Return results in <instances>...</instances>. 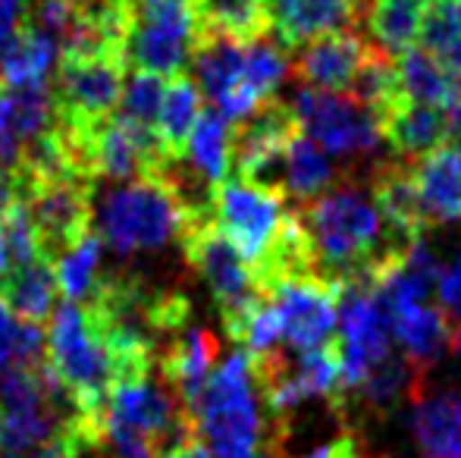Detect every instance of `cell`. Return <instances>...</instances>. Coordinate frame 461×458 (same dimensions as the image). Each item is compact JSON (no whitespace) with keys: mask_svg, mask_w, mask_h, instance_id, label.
I'll return each instance as SVG.
<instances>
[{"mask_svg":"<svg viewBox=\"0 0 461 458\" xmlns=\"http://www.w3.org/2000/svg\"><path fill=\"white\" fill-rule=\"evenodd\" d=\"M188 418L213 458H258L267 443V411L245 348L213 367L194 396Z\"/></svg>","mask_w":461,"mask_h":458,"instance_id":"obj_1","label":"cell"},{"mask_svg":"<svg viewBox=\"0 0 461 458\" xmlns=\"http://www.w3.org/2000/svg\"><path fill=\"white\" fill-rule=\"evenodd\" d=\"M213 220V217H211ZM198 217L183 204L167 176H145L116 185L97 204V236L116 255L160 251L198 227Z\"/></svg>","mask_w":461,"mask_h":458,"instance_id":"obj_2","label":"cell"},{"mask_svg":"<svg viewBox=\"0 0 461 458\" xmlns=\"http://www.w3.org/2000/svg\"><path fill=\"white\" fill-rule=\"evenodd\" d=\"M213 223L249 261L264 292V283L274 276L279 257L298 232V217L285 211V195L239 176H226L213 189Z\"/></svg>","mask_w":461,"mask_h":458,"instance_id":"obj_3","label":"cell"},{"mask_svg":"<svg viewBox=\"0 0 461 458\" xmlns=\"http://www.w3.org/2000/svg\"><path fill=\"white\" fill-rule=\"evenodd\" d=\"M201 35L198 0H126V63L141 73L183 76Z\"/></svg>","mask_w":461,"mask_h":458,"instance_id":"obj_4","label":"cell"},{"mask_svg":"<svg viewBox=\"0 0 461 458\" xmlns=\"http://www.w3.org/2000/svg\"><path fill=\"white\" fill-rule=\"evenodd\" d=\"M179 245H183L185 264L211 289L213 301L220 308V320H223L226 337L236 339L239 327L245 324L255 301L264 295L255 274H251L249 261L239 255V248L226 238V232L213 220L192 227L179 238Z\"/></svg>","mask_w":461,"mask_h":458,"instance_id":"obj_5","label":"cell"},{"mask_svg":"<svg viewBox=\"0 0 461 458\" xmlns=\"http://www.w3.org/2000/svg\"><path fill=\"white\" fill-rule=\"evenodd\" d=\"M336 343L342 355V396L346 409L358 386L374 367H380L395 352L389 314L376 295L374 283H348L339 292V320H336Z\"/></svg>","mask_w":461,"mask_h":458,"instance_id":"obj_6","label":"cell"},{"mask_svg":"<svg viewBox=\"0 0 461 458\" xmlns=\"http://www.w3.org/2000/svg\"><path fill=\"white\" fill-rule=\"evenodd\" d=\"M302 132L333 157H370L380 151L383 129L376 113L346 92L298 88L292 98Z\"/></svg>","mask_w":461,"mask_h":458,"instance_id":"obj_7","label":"cell"},{"mask_svg":"<svg viewBox=\"0 0 461 458\" xmlns=\"http://www.w3.org/2000/svg\"><path fill=\"white\" fill-rule=\"evenodd\" d=\"M126 63L97 54H60L50 73L54 116L67 126H92L116 113Z\"/></svg>","mask_w":461,"mask_h":458,"instance_id":"obj_8","label":"cell"},{"mask_svg":"<svg viewBox=\"0 0 461 458\" xmlns=\"http://www.w3.org/2000/svg\"><path fill=\"white\" fill-rule=\"evenodd\" d=\"M19 202L29 211V220L35 227L38 248L50 264L69 251L82 236L92 232L95 202L92 183L86 179H50V183H32L19 179Z\"/></svg>","mask_w":461,"mask_h":458,"instance_id":"obj_9","label":"cell"},{"mask_svg":"<svg viewBox=\"0 0 461 458\" xmlns=\"http://www.w3.org/2000/svg\"><path fill=\"white\" fill-rule=\"evenodd\" d=\"M302 132L292 107L264 101L251 116L232 122V170L245 183L264 185L283 195V160L292 139Z\"/></svg>","mask_w":461,"mask_h":458,"instance_id":"obj_10","label":"cell"},{"mask_svg":"<svg viewBox=\"0 0 461 458\" xmlns=\"http://www.w3.org/2000/svg\"><path fill=\"white\" fill-rule=\"evenodd\" d=\"M264 292L276 311L279 337L292 352H308L333 339L339 320V289L327 280L314 274L283 276Z\"/></svg>","mask_w":461,"mask_h":458,"instance_id":"obj_11","label":"cell"},{"mask_svg":"<svg viewBox=\"0 0 461 458\" xmlns=\"http://www.w3.org/2000/svg\"><path fill=\"white\" fill-rule=\"evenodd\" d=\"M374 44H367L355 29L346 31H330V35L311 38L308 44L295 48V60H292V76L302 82L304 88H317V92H348L358 76L361 63L370 54Z\"/></svg>","mask_w":461,"mask_h":458,"instance_id":"obj_12","label":"cell"},{"mask_svg":"<svg viewBox=\"0 0 461 458\" xmlns=\"http://www.w3.org/2000/svg\"><path fill=\"white\" fill-rule=\"evenodd\" d=\"M367 10L370 0H270V35L295 50L311 38L358 29Z\"/></svg>","mask_w":461,"mask_h":458,"instance_id":"obj_13","label":"cell"},{"mask_svg":"<svg viewBox=\"0 0 461 458\" xmlns=\"http://www.w3.org/2000/svg\"><path fill=\"white\" fill-rule=\"evenodd\" d=\"M370 195H374L376 211L383 214V223L395 238L405 245H414L424 238L430 217L420 202L418 183H414L411 160H386L370 170Z\"/></svg>","mask_w":461,"mask_h":458,"instance_id":"obj_14","label":"cell"},{"mask_svg":"<svg viewBox=\"0 0 461 458\" xmlns=\"http://www.w3.org/2000/svg\"><path fill=\"white\" fill-rule=\"evenodd\" d=\"M380 129L383 141H389V148L402 160H418L452 139L449 111L418 104L408 98H399L389 111L380 113Z\"/></svg>","mask_w":461,"mask_h":458,"instance_id":"obj_15","label":"cell"},{"mask_svg":"<svg viewBox=\"0 0 461 458\" xmlns=\"http://www.w3.org/2000/svg\"><path fill=\"white\" fill-rule=\"evenodd\" d=\"M220 358V339L204 327H185L179 337H173L158 355L160 377L176 390L185 409H192L194 396L207 383L211 371Z\"/></svg>","mask_w":461,"mask_h":458,"instance_id":"obj_16","label":"cell"},{"mask_svg":"<svg viewBox=\"0 0 461 458\" xmlns=\"http://www.w3.org/2000/svg\"><path fill=\"white\" fill-rule=\"evenodd\" d=\"M386 314L395 346L411 364L427 371L452 348V320L433 301H414V305L393 308Z\"/></svg>","mask_w":461,"mask_h":458,"instance_id":"obj_17","label":"cell"},{"mask_svg":"<svg viewBox=\"0 0 461 458\" xmlns=\"http://www.w3.org/2000/svg\"><path fill=\"white\" fill-rule=\"evenodd\" d=\"M411 173L430 223L461 220V145L446 141L437 151L411 160Z\"/></svg>","mask_w":461,"mask_h":458,"instance_id":"obj_18","label":"cell"},{"mask_svg":"<svg viewBox=\"0 0 461 458\" xmlns=\"http://www.w3.org/2000/svg\"><path fill=\"white\" fill-rule=\"evenodd\" d=\"M57 276L48 257L13 261L0 280V301L13 311V318L44 324L57 308Z\"/></svg>","mask_w":461,"mask_h":458,"instance_id":"obj_19","label":"cell"},{"mask_svg":"<svg viewBox=\"0 0 461 458\" xmlns=\"http://www.w3.org/2000/svg\"><path fill=\"white\" fill-rule=\"evenodd\" d=\"M411 434L424 458H461V392L411 396Z\"/></svg>","mask_w":461,"mask_h":458,"instance_id":"obj_20","label":"cell"},{"mask_svg":"<svg viewBox=\"0 0 461 458\" xmlns=\"http://www.w3.org/2000/svg\"><path fill=\"white\" fill-rule=\"evenodd\" d=\"M395 67H399V88L408 101L439 111H452L461 104V73L443 67L427 50L408 48L405 54L395 57Z\"/></svg>","mask_w":461,"mask_h":458,"instance_id":"obj_21","label":"cell"},{"mask_svg":"<svg viewBox=\"0 0 461 458\" xmlns=\"http://www.w3.org/2000/svg\"><path fill=\"white\" fill-rule=\"evenodd\" d=\"M183 164L211 189L232 173V122L220 111H201L185 141Z\"/></svg>","mask_w":461,"mask_h":458,"instance_id":"obj_22","label":"cell"},{"mask_svg":"<svg viewBox=\"0 0 461 458\" xmlns=\"http://www.w3.org/2000/svg\"><path fill=\"white\" fill-rule=\"evenodd\" d=\"M342 179L339 166H333V160L327 157L317 141H311L304 132H298L292 139L289 151L283 160V195L292 198L298 204L314 202L317 195H323L327 189H333Z\"/></svg>","mask_w":461,"mask_h":458,"instance_id":"obj_23","label":"cell"},{"mask_svg":"<svg viewBox=\"0 0 461 458\" xmlns=\"http://www.w3.org/2000/svg\"><path fill=\"white\" fill-rule=\"evenodd\" d=\"M57 57H60V44H57L48 31L38 29V25L23 22L16 31L13 48L6 50V57L0 60V82L10 88L50 82Z\"/></svg>","mask_w":461,"mask_h":458,"instance_id":"obj_24","label":"cell"},{"mask_svg":"<svg viewBox=\"0 0 461 458\" xmlns=\"http://www.w3.org/2000/svg\"><path fill=\"white\" fill-rule=\"evenodd\" d=\"M198 116H201L198 82L188 79L185 73L173 76V79L167 82V94H164V104H160V116H158V139L170 160H183L185 141H188V135H192Z\"/></svg>","mask_w":461,"mask_h":458,"instance_id":"obj_25","label":"cell"},{"mask_svg":"<svg viewBox=\"0 0 461 458\" xmlns=\"http://www.w3.org/2000/svg\"><path fill=\"white\" fill-rule=\"evenodd\" d=\"M198 13L213 35L251 41L270 31V0H198Z\"/></svg>","mask_w":461,"mask_h":458,"instance_id":"obj_26","label":"cell"},{"mask_svg":"<svg viewBox=\"0 0 461 458\" xmlns=\"http://www.w3.org/2000/svg\"><path fill=\"white\" fill-rule=\"evenodd\" d=\"M101 236L88 232L69 251H63L54 261V276H57V289L67 301L76 305H86L92 299L97 280H101Z\"/></svg>","mask_w":461,"mask_h":458,"instance_id":"obj_27","label":"cell"},{"mask_svg":"<svg viewBox=\"0 0 461 458\" xmlns=\"http://www.w3.org/2000/svg\"><path fill=\"white\" fill-rule=\"evenodd\" d=\"M418 41L420 50L461 73V0H427Z\"/></svg>","mask_w":461,"mask_h":458,"instance_id":"obj_28","label":"cell"},{"mask_svg":"<svg viewBox=\"0 0 461 458\" xmlns=\"http://www.w3.org/2000/svg\"><path fill=\"white\" fill-rule=\"evenodd\" d=\"M167 94V79L154 73H141L135 69L132 79L122 85V98H120V116L126 122L148 132H158V116L160 104H164Z\"/></svg>","mask_w":461,"mask_h":458,"instance_id":"obj_29","label":"cell"},{"mask_svg":"<svg viewBox=\"0 0 461 458\" xmlns=\"http://www.w3.org/2000/svg\"><path fill=\"white\" fill-rule=\"evenodd\" d=\"M298 458H370V455L365 453V446H361V436L355 434L352 427L342 424L333 436H327V440L317 443L314 449H308V453Z\"/></svg>","mask_w":461,"mask_h":458,"instance_id":"obj_30","label":"cell"},{"mask_svg":"<svg viewBox=\"0 0 461 458\" xmlns=\"http://www.w3.org/2000/svg\"><path fill=\"white\" fill-rule=\"evenodd\" d=\"M437 295H439V308L449 314L452 327L461 330V255L449 264V267L439 270Z\"/></svg>","mask_w":461,"mask_h":458,"instance_id":"obj_31","label":"cell"},{"mask_svg":"<svg viewBox=\"0 0 461 458\" xmlns=\"http://www.w3.org/2000/svg\"><path fill=\"white\" fill-rule=\"evenodd\" d=\"M13 361H16V318L0 301V371H6Z\"/></svg>","mask_w":461,"mask_h":458,"instance_id":"obj_32","label":"cell"},{"mask_svg":"<svg viewBox=\"0 0 461 458\" xmlns=\"http://www.w3.org/2000/svg\"><path fill=\"white\" fill-rule=\"evenodd\" d=\"M110 458H160L158 449L148 446L141 440H132V436H122V440H110Z\"/></svg>","mask_w":461,"mask_h":458,"instance_id":"obj_33","label":"cell"},{"mask_svg":"<svg viewBox=\"0 0 461 458\" xmlns=\"http://www.w3.org/2000/svg\"><path fill=\"white\" fill-rule=\"evenodd\" d=\"M160 458H213V455H211V449L201 443L198 434H188L179 443L167 446L164 453H160Z\"/></svg>","mask_w":461,"mask_h":458,"instance_id":"obj_34","label":"cell"},{"mask_svg":"<svg viewBox=\"0 0 461 458\" xmlns=\"http://www.w3.org/2000/svg\"><path fill=\"white\" fill-rule=\"evenodd\" d=\"M19 25H23V22H16V19H10V16H4V13H0V60H4L6 50L13 48V41H16Z\"/></svg>","mask_w":461,"mask_h":458,"instance_id":"obj_35","label":"cell"},{"mask_svg":"<svg viewBox=\"0 0 461 458\" xmlns=\"http://www.w3.org/2000/svg\"><path fill=\"white\" fill-rule=\"evenodd\" d=\"M32 0H0V13L10 19H16V22H25V13H29Z\"/></svg>","mask_w":461,"mask_h":458,"instance_id":"obj_36","label":"cell"},{"mask_svg":"<svg viewBox=\"0 0 461 458\" xmlns=\"http://www.w3.org/2000/svg\"><path fill=\"white\" fill-rule=\"evenodd\" d=\"M6 267H10V255H6V245H4V238H0V280H4Z\"/></svg>","mask_w":461,"mask_h":458,"instance_id":"obj_37","label":"cell"},{"mask_svg":"<svg viewBox=\"0 0 461 458\" xmlns=\"http://www.w3.org/2000/svg\"><path fill=\"white\" fill-rule=\"evenodd\" d=\"M0 443H4V418H0Z\"/></svg>","mask_w":461,"mask_h":458,"instance_id":"obj_38","label":"cell"},{"mask_svg":"<svg viewBox=\"0 0 461 458\" xmlns=\"http://www.w3.org/2000/svg\"><path fill=\"white\" fill-rule=\"evenodd\" d=\"M261 458H283V455H279V453H270V455H261Z\"/></svg>","mask_w":461,"mask_h":458,"instance_id":"obj_39","label":"cell"},{"mask_svg":"<svg viewBox=\"0 0 461 458\" xmlns=\"http://www.w3.org/2000/svg\"><path fill=\"white\" fill-rule=\"evenodd\" d=\"M0 85H4V82H0Z\"/></svg>","mask_w":461,"mask_h":458,"instance_id":"obj_40","label":"cell"}]
</instances>
